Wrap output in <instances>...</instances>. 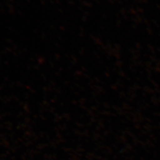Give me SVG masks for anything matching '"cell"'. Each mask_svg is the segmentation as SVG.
<instances>
[]
</instances>
